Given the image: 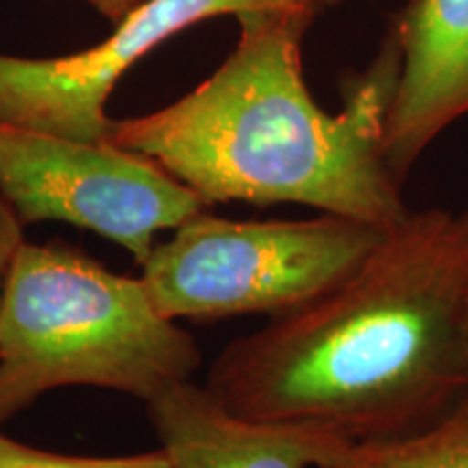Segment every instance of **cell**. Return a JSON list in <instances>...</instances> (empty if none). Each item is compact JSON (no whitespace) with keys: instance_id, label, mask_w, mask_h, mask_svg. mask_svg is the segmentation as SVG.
Instances as JSON below:
<instances>
[{"instance_id":"3","label":"cell","mask_w":468,"mask_h":468,"mask_svg":"<svg viewBox=\"0 0 468 468\" xmlns=\"http://www.w3.org/2000/svg\"><path fill=\"white\" fill-rule=\"evenodd\" d=\"M200 347L152 302L142 278L68 245L22 243L0 306V423L63 386L145 401L191 379Z\"/></svg>"},{"instance_id":"13","label":"cell","mask_w":468,"mask_h":468,"mask_svg":"<svg viewBox=\"0 0 468 468\" xmlns=\"http://www.w3.org/2000/svg\"><path fill=\"white\" fill-rule=\"evenodd\" d=\"M313 3L321 9V7H325V5H332V0H313Z\"/></svg>"},{"instance_id":"5","label":"cell","mask_w":468,"mask_h":468,"mask_svg":"<svg viewBox=\"0 0 468 468\" xmlns=\"http://www.w3.org/2000/svg\"><path fill=\"white\" fill-rule=\"evenodd\" d=\"M0 197L22 224L68 221L122 245L139 267L156 234L210 208L139 152L7 122H0Z\"/></svg>"},{"instance_id":"11","label":"cell","mask_w":468,"mask_h":468,"mask_svg":"<svg viewBox=\"0 0 468 468\" xmlns=\"http://www.w3.org/2000/svg\"><path fill=\"white\" fill-rule=\"evenodd\" d=\"M22 221L17 219L14 208L0 197V306H3L5 282H7L11 261L16 251L25 243V232H22Z\"/></svg>"},{"instance_id":"4","label":"cell","mask_w":468,"mask_h":468,"mask_svg":"<svg viewBox=\"0 0 468 468\" xmlns=\"http://www.w3.org/2000/svg\"><path fill=\"white\" fill-rule=\"evenodd\" d=\"M388 228L330 213L239 221L207 208L154 245L142 280L172 321L278 317L343 282Z\"/></svg>"},{"instance_id":"8","label":"cell","mask_w":468,"mask_h":468,"mask_svg":"<svg viewBox=\"0 0 468 468\" xmlns=\"http://www.w3.org/2000/svg\"><path fill=\"white\" fill-rule=\"evenodd\" d=\"M144 403L174 468H319L343 447L306 427L239 417L191 379Z\"/></svg>"},{"instance_id":"10","label":"cell","mask_w":468,"mask_h":468,"mask_svg":"<svg viewBox=\"0 0 468 468\" xmlns=\"http://www.w3.org/2000/svg\"><path fill=\"white\" fill-rule=\"evenodd\" d=\"M0 468H174L163 449L117 458H79L27 447L0 434Z\"/></svg>"},{"instance_id":"7","label":"cell","mask_w":468,"mask_h":468,"mask_svg":"<svg viewBox=\"0 0 468 468\" xmlns=\"http://www.w3.org/2000/svg\"><path fill=\"white\" fill-rule=\"evenodd\" d=\"M393 37L399 76L384 152L403 183L442 131L468 115V0H412Z\"/></svg>"},{"instance_id":"1","label":"cell","mask_w":468,"mask_h":468,"mask_svg":"<svg viewBox=\"0 0 468 468\" xmlns=\"http://www.w3.org/2000/svg\"><path fill=\"white\" fill-rule=\"evenodd\" d=\"M207 388L343 444L442 417L468 393V210H410L335 289L228 345Z\"/></svg>"},{"instance_id":"2","label":"cell","mask_w":468,"mask_h":468,"mask_svg":"<svg viewBox=\"0 0 468 468\" xmlns=\"http://www.w3.org/2000/svg\"><path fill=\"white\" fill-rule=\"evenodd\" d=\"M310 11L237 17L239 42L204 83L154 113L113 120L109 142L139 152L208 202L302 204L395 226L410 213L384 152L399 76L395 37L330 113L302 68Z\"/></svg>"},{"instance_id":"14","label":"cell","mask_w":468,"mask_h":468,"mask_svg":"<svg viewBox=\"0 0 468 468\" xmlns=\"http://www.w3.org/2000/svg\"><path fill=\"white\" fill-rule=\"evenodd\" d=\"M335 3H341V0H332V5H335Z\"/></svg>"},{"instance_id":"6","label":"cell","mask_w":468,"mask_h":468,"mask_svg":"<svg viewBox=\"0 0 468 468\" xmlns=\"http://www.w3.org/2000/svg\"><path fill=\"white\" fill-rule=\"evenodd\" d=\"M310 11L313 0H144L111 37L68 57L25 58L0 52V122L83 142H107V102L117 80L176 33L210 17Z\"/></svg>"},{"instance_id":"9","label":"cell","mask_w":468,"mask_h":468,"mask_svg":"<svg viewBox=\"0 0 468 468\" xmlns=\"http://www.w3.org/2000/svg\"><path fill=\"white\" fill-rule=\"evenodd\" d=\"M319 468H468V393L410 434L343 444Z\"/></svg>"},{"instance_id":"12","label":"cell","mask_w":468,"mask_h":468,"mask_svg":"<svg viewBox=\"0 0 468 468\" xmlns=\"http://www.w3.org/2000/svg\"><path fill=\"white\" fill-rule=\"evenodd\" d=\"M83 3L91 5L98 14H101L102 17H107L111 25L115 27L122 17H124L126 14H131V11L137 7V5H142L144 0H83Z\"/></svg>"}]
</instances>
